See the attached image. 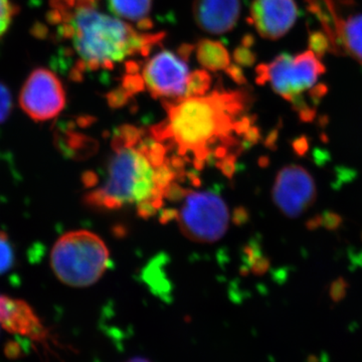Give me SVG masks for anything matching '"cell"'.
<instances>
[{
  "mask_svg": "<svg viewBox=\"0 0 362 362\" xmlns=\"http://www.w3.org/2000/svg\"><path fill=\"white\" fill-rule=\"evenodd\" d=\"M16 13L18 7L13 0H0V40L8 30Z\"/></svg>",
  "mask_w": 362,
  "mask_h": 362,
  "instance_id": "ac0fdd59",
  "label": "cell"
},
{
  "mask_svg": "<svg viewBox=\"0 0 362 362\" xmlns=\"http://www.w3.org/2000/svg\"><path fill=\"white\" fill-rule=\"evenodd\" d=\"M324 73L325 68L315 52L282 54L270 63L258 66L257 81L259 84L270 85L293 105L303 106L307 96L321 97L316 92L322 88L318 83Z\"/></svg>",
  "mask_w": 362,
  "mask_h": 362,
  "instance_id": "5b68a950",
  "label": "cell"
},
{
  "mask_svg": "<svg viewBox=\"0 0 362 362\" xmlns=\"http://www.w3.org/2000/svg\"><path fill=\"white\" fill-rule=\"evenodd\" d=\"M153 0H109V7L114 16L146 32L152 28L150 20Z\"/></svg>",
  "mask_w": 362,
  "mask_h": 362,
  "instance_id": "5bb4252c",
  "label": "cell"
},
{
  "mask_svg": "<svg viewBox=\"0 0 362 362\" xmlns=\"http://www.w3.org/2000/svg\"><path fill=\"white\" fill-rule=\"evenodd\" d=\"M163 104L166 118L150 131L170 153L197 169L214 164L232 170L235 153L252 131L246 93L216 90Z\"/></svg>",
  "mask_w": 362,
  "mask_h": 362,
  "instance_id": "6da1fadb",
  "label": "cell"
},
{
  "mask_svg": "<svg viewBox=\"0 0 362 362\" xmlns=\"http://www.w3.org/2000/svg\"><path fill=\"white\" fill-rule=\"evenodd\" d=\"M84 1L92 2V4H97L99 0H84Z\"/></svg>",
  "mask_w": 362,
  "mask_h": 362,
  "instance_id": "44dd1931",
  "label": "cell"
},
{
  "mask_svg": "<svg viewBox=\"0 0 362 362\" xmlns=\"http://www.w3.org/2000/svg\"><path fill=\"white\" fill-rule=\"evenodd\" d=\"M103 182L86 195L97 209L132 206L143 218L157 214L177 192L183 163L152 134L133 126L116 131Z\"/></svg>",
  "mask_w": 362,
  "mask_h": 362,
  "instance_id": "7a4b0ae2",
  "label": "cell"
},
{
  "mask_svg": "<svg viewBox=\"0 0 362 362\" xmlns=\"http://www.w3.org/2000/svg\"><path fill=\"white\" fill-rule=\"evenodd\" d=\"M127 362H150V361H146V359H143V358H133V359H131V361H127Z\"/></svg>",
  "mask_w": 362,
  "mask_h": 362,
  "instance_id": "ffe728a7",
  "label": "cell"
},
{
  "mask_svg": "<svg viewBox=\"0 0 362 362\" xmlns=\"http://www.w3.org/2000/svg\"><path fill=\"white\" fill-rule=\"evenodd\" d=\"M240 0H194V18L204 32L223 35L230 32L239 20Z\"/></svg>",
  "mask_w": 362,
  "mask_h": 362,
  "instance_id": "4fadbf2b",
  "label": "cell"
},
{
  "mask_svg": "<svg viewBox=\"0 0 362 362\" xmlns=\"http://www.w3.org/2000/svg\"><path fill=\"white\" fill-rule=\"evenodd\" d=\"M313 199V180L304 169L291 166L279 173L274 187V199L288 216L302 213Z\"/></svg>",
  "mask_w": 362,
  "mask_h": 362,
  "instance_id": "8fae6325",
  "label": "cell"
},
{
  "mask_svg": "<svg viewBox=\"0 0 362 362\" xmlns=\"http://www.w3.org/2000/svg\"><path fill=\"white\" fill-rule=\"evenodd\" d=\"M312 7L323 21L334 49L362 64V13L344 18L337 11V0H312Z\"/></svg>",
  "mask_w": 362,
  "mask_h": 362,
  "instance_id": "9c48e42d",
  "label": "cell"
},
{
  "mask_svg": "<svg viewBox=\"0 0 362 362\" xmlns=\"http://www.w3.org/2000/svg\"><path fill=\"white\" fill-rule=\"evenodd\" d=\"M14 251L13 245L6 233L0 232V275L6 274L14 265Z\"/></svg>",
  "mask_w": 362,
  "mask_h": 362,
  "instance_id": "e0dca14e",
  "label": "cell"
},
{
  "mask_svg": "<svg viewBox=\"0 0 362 362\" xmlns=\"http://www.w3.org/2000/svg\"><path fill=\"white\" fill-rule=\"evenodd\" d=\"M96 6L84 0H49L47 23L73 59L71 75L77 80L85 73L127 65L136 57L147 58L163 40V33L141 32Z\"/></svg>",
  "mask_w": 362,
  "mask_h": 362,
  "instance_id": "3957f363",
  "label": "cell"
},
{
  "mask_svg": "<svg viewBox=\"0 0 362 362\" xmlns=\"http://www.w3.org/2000/svg\"><path fill=\"white\" fill-rule=\"evenodd\" d=\"M175 218L181 232L197 243H213L225 235L230 225V211L218 194L209 192H185Z\"/></svg>",
  "mask_w": 362,
  "mask_h": 362,
  "instance_id": "8992f818",
  "label": "cell"
},
{
  "mask_svg": "<svg viewBox=\"0 0 362 362\" xmlns=\"http://www.w3.org/2000/svg\"><path fill=\"white\" fill-rule=\"evenodd\" d=\"M194 47L183 45L178 52L162 49L138 65L137 75L142 89L148 90L163 103L187 97L189 71L188 58Z\"/></svg>",
  "mask_w": 362,
  "mask_h": 362,
  "instance_id": "52a82bcc",
  "label": "cell"
},
{
  "mask_svg": "<svg viewBox=\"0 0 362 362\" xmlns=\"http://www.w3.org/2000/svg\"><path fill=\"white\" fill-rule=\"evenodd\" d=\"M110 256L101 238L89 230L62 235L52 247L51 266L64 284L85 288L95 284L108 268Z\"/></svg>",
  "mask_w": 362,
  "mask_h": 362,
  "instance_id": "277c9868",
  "label": "cell"
},
{
  "mask_svg": "<svg viewBox=\"0 0 362 362\" xmlns=\"http://www.w3.org/2000/svg\"><path fill=\"white\" fill-rule=\"evenodd\" d=\"M195 56L199 65L207 71H225L232 68L230 56L225 45L216 40H204L195 47Z\"/></svg>",
  "mask_w": 362,
  "mask_h": 362,
  "instance_id": "9a60e30c",
  "label": "cell"
},
{
  "mask_svg": "<svg viewBox=\"0 0 362 362\" xmlns=\"http://www.w3.org/2000/svg\"><path fill=\"white\" fill-rule=\"evenodd\" d=\"M23 112L37 122L56 118L66 106V92L58 76L49 69L32 71L21 90Z\"/></svg>",
  "mask_w": 362,
  "mask_h": 362,
  "instance_id": "ba28073f",
  "label": "cell"
},
{
  "mask_svg": "<svg viewBox=\"0 0 362 362\" xmlns=\"http://www.w3.org/2000/svg\"><path fill=\"white\" fill-rule=\"evenodd\" d=\"M0 325L4 329L35 341H45L47 331L33 307L21 299L0 294Z\"/></svg>",
  "mask_w": 362,
  "mask_h": 362,
  "instance_id": "7c38bea8",
  "label": "cell"
},
{
  "mask_svg": "<svg viewBox=\"0 0 362 362\" xmlns=\"http://www.w3.org/2000/svg\"><path fill=\"white\" fill-rule=\"evenodd\" d=\"M211 83V78L209 71L206 70L192 71L188 83L187 97L202 96L206 94L209 93Z\"/></svg>",
  "mask_w": 362,
  "mask_h": 362,
  "instance_id": "2e32d148",
  "label": "cell"
},
{
  "mask_svg": "<svg viewBox=\"0 0 362 362\" xmlns=\"http://www.w3.org/2000/svg\"><path fill=\"white\" fill-rule=\"evenodd\" d=\"M298 18L295 0H255L250 21L264 39L276 40L291 30Z\"/></svg>",
  "mask_w": 362,
  "mask_h": 362,
  "instance_id": "30bf717a",
  "label": "cell"
},
{
  "mask_svg": "<svg viewBox=\"0 0 362 362\" xmlns=\"http://www.w3.org/2000/svg\"><path fill=\"white\" fill-rule=\"evenodd\" d=\"M13 108V98L6 85L0 83V124L8 118Z\"/></svg>",
  "mask_w": 362,
  "mask_h": 362,
  "instance_id": "d6986e66",
  "label": "cell"
}]
</instances>
